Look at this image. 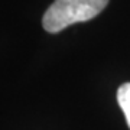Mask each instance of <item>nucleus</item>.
<instances>
[{
    "label": "nucleus",
    "mask_w": 130,
    "mask_h": 130,
    "mask_svg": "<svg viewBox=\"0 0 130 130\" xmlns=\"http://www.w3.org/2000/svg\"><path fill=\"white\" fill-rule=\"evenodd\" d=\"M108 0H55L43 14L42 25L49 33H58L78 22L95 18Z\"/></svg>",
    "instance_id": "f257e3e1"
},
{
    "label": "nucleus",
    "mask_w": 130,
    "mask_h": 130,
    "mask_svg": "<svg viewBox=\"0 0 130 130\" xmlns=\"http://www.w3.org/2000/svg\"><path fill=\"white\" fill-rule=\"evenodd\" d=\"M117 101L121 111L124 113L126 121L130 127V83L121 84L117 90Z\"/></svg>",
    "instance_id": "f03ea898"
}]
</instances>
